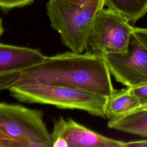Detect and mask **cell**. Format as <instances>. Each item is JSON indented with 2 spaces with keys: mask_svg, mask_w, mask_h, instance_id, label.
<instances>
[{
  "mask_svg": "<svg viewBox=\"0 0 147 147\" xmlns=\"http://www.w3.org/2000/svg\"><path fill=\"white\" fill-rule=\"evenodd\" d=\"M103 56L72 51L45 57L39 64L0 74V90L28 84L60 85L109 96L115 90Z\"/></svg>",
  "mask_w": 147,
  "mask_h": 147,
  "instance_id": "cell-1",
  "label": "cell"
},
{
  "mask_svg": "<svg viewBox=\"0 0 147 147\" xmlns=\"http://www.w3.org/2000/svg\"><path fill=\"white\" fill-rule=\"evenodd\" d=\"M104 6L105 0H91L83 5L66 0H48L46 9L51 27L60 34L63 44L74 52L81 53Z\"/></svg>",
  "mask_w": 147,
  "mask_h": 147,
  "instance_id": "cell-2",
  "label": "cell"
},
{
  "mask_svg": "<svg viewBox=\"0 0 147 147\" xmlns=\"http://www.w3.org/2000/svg\"><path fill=\"white\" fill-rule=\"evenodd\" d=\"M42 110L0 102V147H53Z\"/></svg>",
  "mask_w": 147,
  "mask_h": 147,
  "instance_id": "cell-3",
  "label": "cell"
},
{
  "mask_svg": "<svg viewBox=\"0 0 147 147\" xmlns=\"http://www.w3.org/2000/svg\"><path fill=\"white\" fill-rule=\"evenodd\" d=\"M9 91L13 98L22 102L78 109L106 118L104 109L107 96L85 89L60 85L28 84L12 87Z\"/></svg>",
  "mask_w": 147,
  "mask_h": 147,
  "instance_id": "cell-4",
  "label": "cell"
},
{
  "mask_svg": "<svg viewBox=\"0 0 147 147\" xmlns=\"http://www.w3.org/2000/svg\"><path fill=\"white\" fill-rule=\"evenodd\" d=\"M133 28L119 13L103 8L95 20L84 51L101 56L124 53L127 51Z\"/></svg>",
  "mask_w": 147,
  "mask_h": 147,
  "instance_id": "cell-5",
  "label": "cell"
},
{
  "mask_svg": "<svg viewBox=\"0 0 147 147\" xmlns=\"http://www.w3.org/2000/svg\"><path fill=\"white\" fill-rule=\"evenodd\" d=\"M116 81L127 87L147 83V49L132 34L127 51L103 56Z\"/></svg>",
  "mask_w": 147,
  "mask_h": 147,
  "instance_id": "cell-6",
  "label": "cell"
},
{
  "mask_svg": "<svg viewBox=\"0 0 147 147\" xmlns=\"http://www.w3.org/2000/svg\"><path fill=\"white\" fill-rule=\"evenodd\" d=\"M51 136L53 147H124L125 142L105 137L62 117L54 120Z\"/></svg>",
  "mask_w": 147,
  "mask_h": 147,
  "instance_id": "cell-7",
  "label": "cell"
},
{
  "mask_svg": "<svg viewBox=\"0 0 147 147\" xmlns=\"http://www.w3.org/2000/svg\"><path fill=\"white\" fill-rule=\"evenodd\" d=\"M45 57L37 49L0 42V74L32 67L42 62Z\"/></svg>",
  "mask_w": 147,
  "mask_h": 147,
  "instance_id": "cell-8",
  "label": "cell"
},
{
  "mask_svg": "<svg viewBox=\"0 0 147 147\" xmlns=\"http://www.w3.org/2000/svg\"><path fill=\"white\" fill-rule=\"evenodd\" d=\"M140 106L139 99L127 87L115 90L111 95L107 96L104 112L106 118L110 120L127 114Z\"/></svg>",
  "mask_w": 147,
  "mask_h": 147,
  "instance_id": "cell-9",
  "label": "cell"
},
{
  "mask_svg": "<svg viewBox=\"0 0 147 147\" xmlns=\"http://www.w3.org/2000/svg\"><path fill=\"white\" fill-rule=\"evenodd\" d=\"M107 126L120 131L147 137V110L133 111L109 120Z\"/></svg>",
  "mask_w": 147,
  "mask_h": 147,
  "instance_id": "cell-10",
  "label": "cell"
},
{
  "mask_svg": "<svg viewBox=\"0 0 147 147\" xmlns=\"http://www.w3.org/2000/svg\"><path fill=\"white\" fill-rule=\"evenodd\" d=\"M105 5L133 24L147 12V0H105Z\"/></svg>",
  "mask_w": 147,
  "mask_h": 147,
  "instance_id": "cell-11",
  "label": "cell"
},
{
  "mask_svg": "<svg viewBox=\"0 0 147 147\" xmlns=\"http://www.w3.org/2000/svg\"><path fill=\"white\" fill-rule=\"evenodd\" d=\"M36 0H0V7L5 10L28 6Z\"/></svg>",
  "mask_w": 147,
  "mask_h": 147,
  "instance_id": "cell-12",
  "label": "cell"
},
{
  "mask_svg": "<svg viewBox=\"0 0 147 147\" xmlns=\"http://www.w3.org/2000/svg\"><path fill=\"white\" fill-rule=\"evenodd\" d=\"M129 88L130 92L139 99L141 106L147 104V83Z\"/></svg>",
  "mask_w": 147,
  "mask_h": 147,
  "instance_id": "cell-13",
  "label": "cell"
},
{
  "mask_svg": "<svg viewBox=\"0 0 147 147\" xmlns=\"http://www.w3.org/2000/svg\"><path fill=\"white\" fill-rule=\"evenodd\" d=\"M133 34L147 49V28H133Z\"/></svg>",
  "mask_w": 147,
  "mask_h": 147,
  "instance_id": "cell-14",
  "label": "cell"
},
{
  "mask_svg": "<svg viewBox=\"0 0 147 147\" xmlns=\"http://www.w3.org/2000/svg\"><path fill=\"white\" fill-rule=\"evenodd\" d=\"M124 147H147V140L125 142Z\"/></svg>",
  "mask_w": 147,
  "mask_h": 147,
  "instance_id": "cell-15",
  "label": "cell"
},
{
  "mask_svg": "<svg viewBox=\"0 0 147 147\" xmlns=\"http://www.w3.org/2000/svg\"><path fill=\"white\" fill-rule=\"evenodd\" d=\"M71 3H72L74 4L78 5H83L84 4H86V3L88 2L91 0H66Z\"/></svg>",
  "mask_w": 147,
  "mask_h": 147,
  "instance_id": "cell-16",
  "label": "cell"
},
{
  "mask_svg": "<svg viewBox=\"0 0 147 147\" xmlns=\"http://www.w3.org/2000/svg\"><path fill=\"white\" fill-rule=\"evenodd\" d=\"M147 110V104L140 106V107H138V108H137V109L134 110L132 111L131 112L135 111H138V110Z\"/></svg>",
  "mask_w": 147,
  "mask_h": 147,
  "instance_id": "cell-17",
  "label": "cell"
},
{
  "mask_svg": "<svg viewBox=\"0 0 147 147\" xmlns=\"http://www.w3.org/2000/svg\"><path fill=\"white\" fill-rule=\"evenodd\" d=\"M3 32H4V29H3V25H2V21L1 18H0V37L2 35Z\"/></svg>",
  "mask_w": 147,
  "mask_h": 147,
  "instance_id": "cell-18",
  "label": "cell"
}]
</instances>
